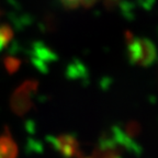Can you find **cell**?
<instances>
[{
    "label": "cell",
    "instance_id": "cell-2",
    "mask_svg": "<svg viewBox=\"0 0 158 158\" xmlns=\"http://www.w3.org/2000/svg\"><path fill=\"white\" fill-rule=\"evenodd\" d=\"M48 142L64 158H82L79 142L73 134L48 136Z\"/></svg>",
    "mask_w": 158,
    "mask_h": 158
},
{
    "label": "cell",
    "instance_id": "cell-8",
    "mask_svg": "<svg viewBox=\"0 0 158 158\" xmlns=\"http://www.w3.org/2000/svg\"><path fill=\"white\" fill-rule=\"evenodd\" d=\"M88 158H94V157H88Z\"/></svg>",
    "mask_w": 158,
    "mask_h": 158
},
{
    "label": "cell",
    "instance_id": "cell-3",
    "mask_svg": "<svg viewBox=\"0 0 158 158\" xmlns=\"http://www.w3.org/2000/svg\"><path fill=\"white\" fill-rule=\"evenodd\" d=\"M32 62L34 63V65L40 69L44 72L47 68V64L54 60V53L46 47L42 43H37L34 45L32 51V55H31Z\"/></svg>",
    "mask_w": 158,
    "mask_h": 158
},
{
    "label": "cell",
    "instance_id": "cell-5",
    "mask_svg": "<svg viewBox=\"0 0 158 158\" xmlns=\"http://www.w3.org/2000/svg\"><path fill=\"white\" fill-rule=\"evenodd\" d=\"M13 37V31L8 24H0V52L11 42Z\"/></svg>",
    "mask_w": 158,
    "mask_h": 158
},
{
    "label": "cell",
    "instance_id": "cell-1",
    "mask_svg": "<svg viewBox=\"0 0 158 158\" xmlns=\"http://www.w3.org/2000/svg\"><path fill=\"white\" fill-rule=\"evenodd\" d=\"M39 82L36 80H25L20 85L10 98V108L18 116H23L31 110L33 106V97L35 96Z\"/></svg>",
    "mask_w": 158,
    "mask_h": 158
},
{
    "label": "cell",
    "instance_id": "cell-4",
    "mask_svg": "<svg viewBox=\"0 0 158 158\" xmlns=\"http://www.w3.org/2000/svg\"><path fill=\"white\" fill-rule=\"evenodd\" d=\"M0 158H18V145L8 128L0 135Z\"/></svg>",
    "mask_w": 158,
    "mask_h": 158
},
{
    "label": "cell",
    "instance_id": "cell-6",
    "mask_svg": "<svg viewBox=\"0 0 158 158\" xmlns=\"http://www.w3.org/2000/svg\"><path fill=\"white\" fill-rule=\"evenodd\" d=\"M3 65H5V68L9 74H15L20 69L21 66V60H20L18 57L12 56H6L3 58Z\"/></svg>",
    "mask_w": 158,
    "mask_h": 158
},
{
    "label": "cell",
    "instance_id": "cell-7",
    "mask_svg": "<svg viewBox=\"0 0 158 158\" xmlns=\"http://www.w3.org/2000/svg\"><path fill=\"white\" fill-rule=\"evenodd\" d=\"M62 3L65 6L66 8L69 9H76L79 7H91L97 0H60Z\"/></svg>",
    "mask_w": 158,
    "mask_h": 158
}]
</instances>
